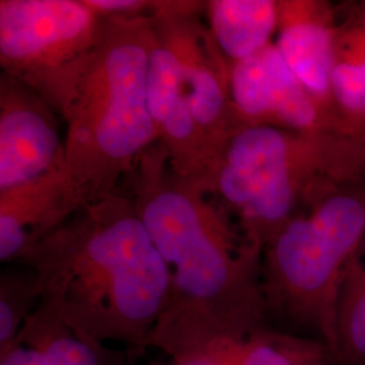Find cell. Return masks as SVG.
Masks as SVG:
<instances>
[{"instance_id": "obj_10", "label": "cell", "mask_w": 365, "mask_h": 365, "mask_svg": "<svg viewBox=\"0 0 365 365\" xmlns=\"http://www.w3.org/2000/svg\"><path fill=\"white\" fill-rule=\"evenodd\" d=\"M148 105L158 143L165 148L173 170L207 194L218 152L195 120L173 54L155 31L149 53Z\"/></svg>"}, {"instance_id": "obj_7", "label": "cell", "mask_w": 365, "mask_h": 365, "mask_svg": "<svg viewBox=\"0 0 365 365\" xmlns=\"http://www.w3.org/2000/svg\"><path fill=\"white\" fill-rule=\"evenodd\" d=\"M206 1L164 0L150 15L155 36L173 54L199 128L215 150L244 126L230 96V64L200 13Z\"/></svg>"}, {"instance_id": "obj_12", "label": "cell", "mask_w": 365, "mask_h": 365, "mask_svg": "<svg viewBox=\"0 0 365 365\" xmlns=\"http://www.w3.org/2000/svg\"><path fill=\"white\" fill-rule=\"evenodd\" d=\"M336 29L337 6L330 1L279 0L274 42L277 51L304 88L321 105L339 114L330 88Z\"/></svg>"}, {"instance_id": "obj_16", "label": "cell", "mask_w": 365, "mask_h": 365, "mask_svg": "<svg viewBox=\"0 0 365 365\" xmlns=\"http://www.w3.org/2000/svg\"><path fill=\"white\" fill-rule=\"evenodd\" d=\"M333 352L339 365H365V238L342 276Z\"/></svg>"}, {"instance_id": "obj_13", "label": "cell", "mask_w": 365, "mask_h": 365, "mask_svg": "<svg viewBox=\"0 0 365 365\" xmlns=\"http://www.w3.org/2000/svg\"><path fill=\"white\" fill-rule=\"evenodd\" d=\"M143 356L78 333L39 303L9 349L0 353V365H138Z\"/></svg>"}, {"instance_id": "obj_17", "label": "cell", "mask_w": 365, "mask_h": 365, "mask_svg": "<svg viewBox=\"0 0 365 365\" xmlns=\"http://www.w3.org/2000/svg\"><path fill=\"white\" fill-rule=\"evenodd\" d=\"M240 365H339L321 339L269 327L247 341Z\"/></svg>"}, {"instance_id": "obj_9", "label": "cell", "mask_w": 365, "mask_h": 365, "mask_svg": "<svg viewBox=\"0 0 365 365\" xmlns=\"http://www.w3.org/2000/svg\"><path fill=\"white\" fill-rule=\"evenodd\" d=\"M66 126L37 90L0 73V191L66 168Z\"/></svg>"}, {"instance_id": "obj_2", "label": "cell", "mask_w": 365, "mask_h": 365, "mask_svg": "<svg viewBox=\"0 0 365 365\" xmlns=\"http://www.w3.org/2000/svg\"><path fill=\"white\" fill-rule=\"evenodd\" d=\"M15 262L33 271L41 303L68 327L137 352L150 348L170 274L128 192L86 203Z\"/></svg>"}, {"instance_id": "obj_4", "label": "cell", "mask_w": 365, "mask_h": 365, "mask_svg": "<svg viewBox=\"0 0 365 365\" xmlns=\"http://www.w3.org/2000/svg\"><path fill=\"white\" fill-rule=\"evenodd\" d=\"M365 180V135L244 125L222 146L207 184L259 250L288 222Z\"/></svg>"}, {"instance_id": "obj_19", "label": "cell", "mask_w": 365, "mask_h": 365, "mask_svg": "<svg viewBox=\"0 0 365 365\" xmlns=\"http://www.w3.org/2000/svg\"><path fill=\"white\" fill-rule=\"evenodd\" d=\"M247 341L223 339L205 349L182 356L168 357L165 361H152L149 365H240L245 353Z\"/></svg>"}, {"instance_id": "obj_6", "label": "cell", "mask_w": 365, "mask_h": 365, "mask_svg": "<svg viewBox=\"0 0 365 365\" xmlns=\"http://www.w3.org/2000/svg\"><path fill=\"white\" fill-rule=\"evenodd\" d=\"M101 22L84 0H0L1 72L57 108L68 81L91 52Z\"/></svg>"}, {"instance_id": "obj_5", "label": "cell", "mask_w": 365, "mask_h": 365, "mask_svg": "<svg viewBox=\"0 0 365 365\" xmlns=\"http://www.w3.org/2000/svg\"><path fill=\"white\" fill-rule=\"evenodd\" d=\"M365 238V180L342 187L288 222L262 250L261 284L284 331L336 345L344 271ZM334 353V352H333Z\"/></svg>"}, {"instance_id": "obj_11", "label": "cell", "mask_w": 365, "mask_h": 365, "mask_svg": "<svg viewBox=\"0 0 365 365\" xmlns=\"http://www.w3.org/2000/svg\"><path fill=\"white\" fill-rule=\"evenodd\" d=\"M86 205L66 168L0 191V261L13 264Z\"/></svg>"}, {"instance_id": "obj_14", "label": "cell", "mask_w": 365, "mask_h": 365, "mask_svg": "<svg viewBox=\"0 0 365 365\" xmlns=\"http://www.w3.org/2000/svg\"><path fill=\"white\" fill-rule=\"evenodd\" d=\"M330 88L339 115L365 134V0L337 6Z\"/></svg>"}, {"instance_id": "obj_3", "label": "cell", "mask_w": 365, "mask_h": 365, "mask_svg": "<svg viewBox=\"0 0 365 365\" xmlns=\"http://www.w3.org/2000/svg\"><path fill=\"white\" fill-rule=\"evenodd\" d=\"M152 38L150 15L102 16L91 52L57 103L66 123V168L86 203L118 191L158 143L148 105Z\"/></svg>"}, {"instance_id": "obj_18", "label": "cell", "mask_w": 365, "mask_h": 365, "mask_svg": "<svg viewBox=\"0 0 365 365\" xmlns=\"http://www.w3.org/2000/svg\"><path fill=\"white\" fill-rule=\"evenodd\" d=\"M14 264H7L0 274V353L9 349L41 303L36 274L19 262Z\"/></svg>"}, {"instance_id": "obj_1", "label": "cell", "mask_w": 365, "mask_h": 365, "mask_svg": "<svg viewBox=\"0 0 365 365\" xmlns=\"http://www.w3.org/2000/svg\"><path fill=\"white\" fill-rule=\"evenodd\" d=\"M134 206L170 274V298L150 348L182 357L271 325L261 284L262 252L202 188L182 179L160 143L128 178Z\"/></svg>"}, {"instance_id": "obj_8", "label": "cell", "mask_w": 365, "mask_h": 365, "mask_svg": "<svg viewBox=\"0 0 365 365\" xmlns=\"http://www.w3.org/2000/svg\"><path fill=\"white\" fill-rule=\"evenodd\" d=\"M230 96L242 125L365 135L353 130L304 88L274 43L230 64Z\"/></svg>"}, {"instance_id": "obj_15", "label": "cell", "mask_w": 365, "mask_h": 365, "mask_svg": "<svg viewBox=\"0 0 365 365\" xmlns=\"http://www.w3.org/2000/svg\"><path fill=\"white\" fill-rule=\"evenodd\" d=\"M210 31L229 64L247 60L274 43L279 0L206 1Z\"/></svg>"}]
</instances>
